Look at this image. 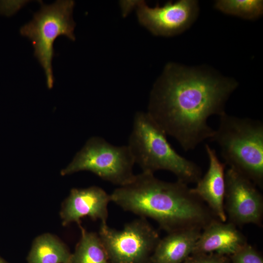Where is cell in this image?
Segmentation results:
<instances>
[{
	"label": "cell",
	"mask_w": 263,
	"mask_h": 263,
	"mask_svg": "<svg viewBox=\"0 0 263 263\" xmlns=\"http://www.w3.org/2000/svg\"><path fill=\"white\" fill-rule=\"evenodd\" d=\"M211 141L218 144L225 165H229L260 188L263 185V124L225 113Z\"/></svg>",
	"instance_id": "277c9868"
},
{
	"label": "cell",
	"mask_w": 263,
	"mask_h": 263,
	"mask_svg": "<svg viewBox=\"0 0 263 263\" xmlns=\"http://www.w3.org/2000/svg\"><path fill=\"white\" fill-rule=\"evenodd\" d=\"M238 83L203 66L167 64L150 92L147 113L185 151L210 139L211 115L225 113Z\"/></svg>",
	"instance_id": "6da1fadb"
},
{
	"label": "cell",
	"mask_w": 263,
	"mask_h": 263,
	"mask_svg": "<svg viewBox=\"0 0 263 263\" xmlns=\"http://www.w3.org/2000/svg\"><path fill=\"white\" fill-rule=\"evenodd\" d=\"M230 263H263L260 253L247 243L229 256Z\"/></svg>",
	"instance_id": "e0dca14e"
},
{
	"label": "cell",
	"mask_w": 263,
	"mask_h": 263,
	"mask_svg": "<svg viewBox=\"0 0 263 263\" xmlns=\"http://www.w3.org/2000/svg\"><path fill=\"white\" fill-rule=\"evenodd\" d=\"M132 123L127 146L142 171H169L187 184L196 183L201 178L200 168L175 151L166 133L147 112H137Z\"/></svg>",
	"instance_id": "3957f363"
},
{
	"label": "cell",
	"mask_w": 263,
	"mask_h": 263,
	"mask_svg": "<svg viewBox=\"0 0 263 263\" xmlns=\"http://www.w3.org/2000/svg\"><path fill=\"white\" fill-rule=\"evenodd\" d=\"M71 253L66 246L50 234L34 241L28 257L29 263H68Z\"/></svg>",
	"instance_id": "5bb4252c"
},
{
	"label": "cell",
	"mask_w": 263,
	"mask_h": 263,
	"mask_svg": "<svg viewBox=\"0 0 263 263\" xmlns=\"http://www.w3.org/2000/svg\"><path fill=\"white\" fill-rule=\"evenodd\" d=\"M0 263H7L1 256H0Z\"/></svg>",
	"instance_id": "d6986e66"
},
{
	"label": "cell",
	"mask_w": 263,
	"mask_h": 263,
	"mask_svg": "<svg viewBox=\"0 0 263 263\" xmlns=\"http://www.w3.org/2000/svg\"><path fill=\"white\" fill-rule=\"evenodd\" d=\"M38 11L19 30L27 38L34 49V56L44 70L48 89L53 87L54 77L52 61L55 56L54 43L60 36L75 40V23L73 19L75 1L57 0L51 4L40 2Z\"/></svg>",
	"instance_id": "5b68a950"
},
{
	"label": "cell",
	"mask_w": 263,
	"mask_h": 263,
	"mask_svg": "<svg viewBox=\"0 0 263 263\" xmlns=\"http://www.w3.org/2000/svg\"><path fill=\"white\" fill-rule=\"evenodd\" d=\"M110 202V194L99 187L73 188L62 206V224L66 225L75 222L80 225V219L85 216L107 224Z\"/></svg>",
	"instance_id": "30bf717a"
},
{
	"label": "cell",
	"mask_w": 263,
	"mask_h": 263,
	"mask_svg": "<svg viewBox=\"0 0 263 263\" xmlns=\"http://www.w3.org/2000/svg\"><path fill=\"white\" fill-rule=\"evenodd\" d=\"M183 263H230L226 256L216 253L191 254Z\"/></svg>",
	"instance_id": "ac0fdd59"
},
{
	"label": "cell",
	"mask_w": 263,
	"mask_h": 263,
	"mask_svg": "<svg viewBox=\"0 0 263 263\" xmlns=\"http://www.w3.org/2000/svg\"><path fill=\"white\" fill-rule=\"evenodd\" d=\"M127 9L136 7L139 22L156 36L169 37L188 29L198 17V2L195 0H180L168 2L162 6L150 7L144 1L129 2Z\"/></svg>",
	"instance_id": "ba28073f"
},
{
	"label": "cell",
	"mask_w": 263,
	"mask_h": 263,
	"mask_svg": "<svg viewBox=\"0 0 263 263\" xmlns=\"http://www.w3.org/2000/svg\"><path fill=\"white\" fill-rule=\"evenodd\" d=\"M98 235L110 263H150L161 239L147 218L141 217L120 230L101 224Z\"/></svg>",
	"instance_id": "52a82bcc"
},
{
	"label": "cell",
	"mask_w": 263,
	"mask_h": 263,
	"mask_svg": "<svg viewBox=\"0 0 263 263\" xmlns=\"http://www.w3.org/2000/svg\"><path fill=\"white\" fill-rule=\"evenodd\" d=\"M110 197L111 202L123 210L153 219L168 233L202 230L218 219L187 184L179 180L164 181L151 172L135 174L130 182L115 188Z\"/></svg>",
	"instance_id": "7a4b0ae2"
},
{
	"label": "cell",
	"mask_w": 263,
	"mask_h": 263,
	"mask_svg": "<svg viewBox=\"0 0 263 263\" xmlns=\"http://www.w3.org/2000/svg\"><path fill=\"white\" fill-rule=\"evenodd\" d=\"M214 7L226 14L253 20L263 13V1L261 0H218Z\"/></svg>",
	"instance_id": "2e32d148"
},
{
	"label": "cell",
	"mask_w": 263,
	"mask_h": 263,
	"mask_svg": "<svg viewBox=\"0 0 263 263\" xmlns=\"http://www.w3.org/2000/svg\"><path fill=\"white\" fill-rule=\"evenodd\" d=\"M135 164L127 145L115 146L104 138H89L71 163L61 172L62 175L80 171H91L104 180L121 186L134 176Z\"/></svg>",
	"instance_id": "8992f818"
},
{
	"label": "cell",
	"mask_w": 263,
	"mask_h": 263,
	"mask_svg": "<svg viewBox=\"0 0 263 263\" xmlns=\"http://www.w3.org/2000/svg\"><path fill=\"white\" fill-rule=\"evenodd\" d=\"M224 207L229 222L235 225H261L263 198L256 185L229 167L225 171Z\"/></svg>",
	"instance_id": "9c48e42d"
},
{
	"label": "cell",
	"mask_w": 263,
	"mask_h": 263,
	"mask_svg": "<svg viewBox=\"0 0 263 263\" xmlns=\"http://www.w3.org/2000/svg\"><path fill=\"white\" fill-rule=\"evenodd\" d=\"M79 226L81 236L68 263H110L98 234Z\"/></svg>",
	"instance_id": "9a60e30c"
},
{
	"label": "cell",
	"mask_w": 263,
	"mask_h": 263,
	"mask_svg": "<svg viewBox=\"0 0 263 263\" xmlns=\"http://www.w3.org/2000/svg\"><path fill=\"white\" fill-rule=\"evenodd\" d=\"M201 229L191 228L168 233L160 239L150 263H183L191 255Z\"/></svg>",
	"instance_id": "4fadbf2b"
},
{
	"label": "cell",
	"mask_w": 263,
	"mask_h": 263,
	"mask_svg": "<svg viewBox=\"0 0 263 263\" xmlns=\"http://www.w3.org/2000/svg\"><path fill=\"white\" fill-rule=\"evenodd\" d=\"M205 149L209 160L208 169L191 190L207 204L219 220L225 222L227 220L224 207L226 165L220 161L215 150L208 144L205 145Z\"/></svg>",
	"instance_id": "8fae6325"
},
{
	"label": "cell",
	"mask_w": 263,
	"mask_h": 263,
	"mask_svg": "<svg viewBox=\"0 0 263 263\" xmlns=\"http://www.w3.org/2000/svg\"><path fill=\"white\" fill-rule=\"evenodd\" d=\"M246 243L236 225L216 219L203 229L192 254L213 253L230 256Z\"/></svg>",
	"instance_id": "7c38bea8"
}]
</instances>
